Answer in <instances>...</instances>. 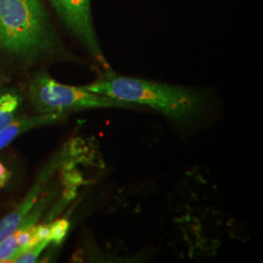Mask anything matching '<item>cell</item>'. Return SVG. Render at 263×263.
Segmentation results:
<instances>
[{
  "instance_id": "1",
  "label": "cell",
  "mask_w": 263,
  "mask_h": 263,
  "mask_svg": "<svg viewBox=\"0 0 263 263\" xmlns=\"http://www.w3.org/2000/svg\"><path fill=\"white\" fill-rule=\"evenodd\" d=\"M0 55L22 67L56 62L89 66L66 46L45 0H0Z\"/></svg>"
},
{
  "instance_id": "2",
  "label": "cell",
  "mask_w": 263,
  "mask_h": 263,
  "mask_svg": "<svg viewBox=\"0 0 263 263\" xmlns=\"http://www.w3.org/2000/svg\"><path fill=\"white\" fill-rule=\"evenodd\" d=\"M86 90L151 109L181 127L197 124L207 112L210 96L203 89L172 84L136 76H123L112 68L99 70Z\"/></svg>"
},
{
  "instance_id": "3",
  "label": "cell",
  "mask_w": 263,
  "mask_h": 263,
  "mask_svg": "<svg viewBox=\"0 0 263 263\" xmlns=\"http://www.w3.org/2000/svg\"><path fill=\"white\" fill-rule=\"evenodd\" d=\"M28 95L37 113H58L69 115L89 109L124 108L140 109L139 106L122 101L96 94L83 86H71L58 82L45 69L32 76L28 84Z\"/></svg>"
},
{
  "instance_id": "4",
  "label": "cell",
  "mask_w": 263,
  "mask_h": 263,
  "mask_svg": "<svg viewBox=\"0 0 263 263\" xmlns=\"http://www.w3.org/2000/svg\"><path fill=\"white\" fill-rule=\"evenodd\" d=\"M66 33L84 49L96 69L112 68L106 59L95 26L91 0H45Z\"/></svg>"
},
{
  "instance_id": "5",
  "label": "cell",
  "mask_w": 263,
  "mask_h": 263,
  "mask_svg": "<svg viewBox=\"0 0 263 263\" xmlns=\"http://www.w3.org/2000/svg\"><path fill=\"white\" fill-rule=\"evenodd\" d=\"M68 115L58 113H37L35 115H23L15 117V119L0 133V151L10 145L24 133L61 122L65 120Z\"/></svg>"
},
{
  "instance_id": "6",
  "label": "cell",
  "mask_w": 263,
  "mask_h": 263,
  "mask_svg": "<svg viewBox=\"0 0 263 263\" xmlns=\"http://www.w3.org/2000/svg\"><path fill=\"white\" fill-rule=\"evenodd\" d=\"M22 104V98L15 90L0 93V133L12 122Z\"/></svg>"
},
{
  "instance_id": "7",
  "label": "cell",
  "mask_w": 263,
  "mask_h": 263,
  "mask_svg": "<svg viewBox=\"0 0 263 263\" xmlns=\"http://www.w3.org/2000/svg\"><path fill=\"white\" fill-rule=\"evenodd\" d=\"M18 249L16 231L0 241V263L14 262Z\"/></svg>"
},
{
  "instance_id": "8",
  "label": "cell",
  "mask_w": 263,
  "mask_h": 263,
  "mask_svg": "<svg viewBox=\"0 0 263 263\" xmlns=\"http://www.w3.org/2000/svg\"><path fill=\"white\" fill-rule=\"evenodd\" d=\"M50 226V232H49V240L51 243H55V244H61L66 233L69 229V222L66 219H59L52 223L49 224Z\"/></svg>"
},
{
  "instance_id": "9",
  "label": "cell",
  "mask_w": 263,
  "mask_h": 263,
  "mask_svg": "<svg viewBox=\"0 0 263 263\" xmlns=\"http://www.w3.org/2000/svg\"><path fill=\"white\" fill-rule=\"evenodd\" d=\"M51 244L49 240H43L38 244L30 248L27 252L21 254L19 257L14 261L16 263H33L37 261L39 255L47 248V246Z\"/></svg>"
},
{
  "instance_id": "10",
  "label": "cell",
  "mask_w": 263,
  "mask_h": 263,
  "mask_svg": "<svg viewBox=\"0 0 263 263\" xmlns=\"http://www.w3.org/2000/svg\"><path fill=\"white\" fill-rule=\"evenodd\" d=\"M10 176H11V173L9 170L0 162V188L3 187L7 183L8 179H10Z\"/></svg>"
},
{
  "instance_id": "11",
  "label": "cell",
  "mask_w": 263,
  "mask_h": 263,
  "mask_svg": "<svg viewBox=\"0 0 263 263\" xmlns=\"http://www.w3.org/2000/svg\"><path fill=\"white\" fill-rule=\"evenodd\" d=\"M2 81H3V78H2V76H1V73H0V85L2 83Z\"/></svg>"
}]
</instances>
